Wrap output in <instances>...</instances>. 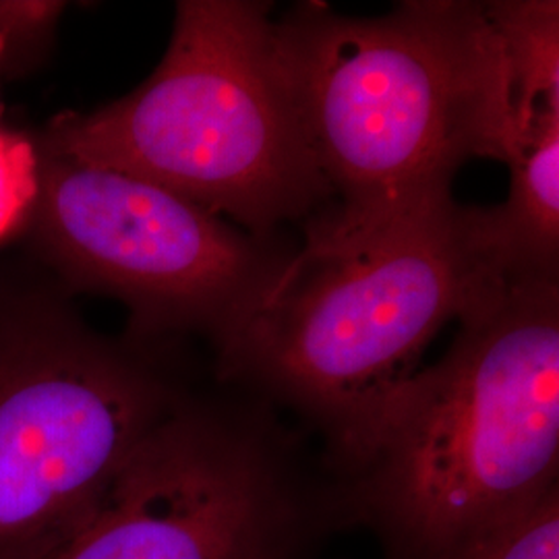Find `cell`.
I'll return each instance as SVG.
<instances>
[{
  "instance_id": "obj_1",
  "label": "cell",
  "mask_w": 559,
  "mask_h": 559,
  "mask_svg": "<svg viewBox=\"0 0 559 559\" xmlns=\"http://www.w3.org/2000/svg\"><path fill=\"white\" fill-rule=\"evenodd\" d=\"M512 276L454 198L313 214L218 346L221 380L309 420L328 466L346 459L381 406L419 371L431 340L500 297Z\"/></svg>"
},
{
  "instance_id": "obj_2",
  "label": "cell",
  "mask_w": 559,
  "mask_h": 559,
  "mask_svg": "<svg viewBox=\"0 0 559 559\" xmlns=\"http://www.w3.org/2000/svg\"><path fill=\"white\" fill-rule=\"evenodd\" d=\"M381 559H462L558 487V278L512 280L328 466Z\"/></svg>"
},
{
  "instance_id": "obj_3",
  "label": "cell",
  "mask_w": 559,
  "mask_h": 559,
  "mask_svg": "<svg viewBox=\"0 0 559 559\" xmlns=\"http://www.w3.org/2000/svg\"><path fill=\"white\" fill-rule=\"evenodd\" d=\"M276 29L305 135L338 205L443 200L464 162L503 160L512 85L487 2L411 0L376 20L305 2Z\"/></svg>"
},
{
  "instance_id": "obj_4",
  "label": "cell",
  "mask_w": 559,
  "mask_h": 559,
  "mask_svg": "<svg viewBox=\"0 0 559 559\" xmlns=\"http://www.w3.org/2000/svg\"><path fill=\"white\" fill-rule=\"evenodd\" d=\"M34 141L44 154L154 182L260 239L332 195L267 2L182 0L140 87L92 112H62Z\"/></svg>"
},
{
  "instance_id": "obj_5",
  "label": "cell",
  "mask_w": 559,
  "mask_h": 559,
  "mask_svg": "<svg viewBox=\"0 0 559 559\" xmlns=\"http://www.w3.org/2000/svg\"><path fill=\"white\" fill-rule=\"evenodd\" d=\"M189 392L158 344L106 338L27 255L0 260V559H48Z\"/></svg>"
},
{
  "instance_id": "obj_6",
  "label": "cell",
  "mask_w": 559,
  "mask_h": 559,
  "mask_svg": "<svg viewBox=\"0 0 559 559\" xmlns=\"http://www.w3.org/2000/svg\"><path fill=\"white\" fill-rule=\"evenodd\" d=\"M342 526L270 425L185 399L48 559H320Z\"/></svg>"
},
{
  "instance_id": "obj_7",
  "label": "cell",
  "mask_w": 559,
  "mask_h": 559,
  "mask_svg": "<svg viewBox=\"0 0 559 559\" xmlns=\"http://www.w3.org/2000/svg\"><path fill=\"white\" fill-rule=\"evenodd\" d=\"M38 193L23 255L75 297L129 309L131 340H212L233 328L282 261L253 237L154 182L38 150Z\"/></svg>"
},
{
  "instance_id": "obj_8",
  "label": "cell",
  "mask_w": 559,
  "mask_h": 559,
  "mask_svg": "<svg viewBox=\"0 0 559 559\" xmlns=\"http://www.w3.org/2000/svg\"><path fill=\"white\" fill-rule=\"evenodd\" d=\"M64 2H0V78H17L50 55Z\"/></svg>"
},
{
  "instance_id": "obj_9",
  "label": "cell",
  "mask_w": 559,
  "mask_h": 559,
  "mask_svg": "<svg viewBox=\"0 0 559 559\" xmlns=\"http://www.w3.org/2000/svg\"><path fill=\"white\" fill-rule=\"evenodd\" d=\"M38 168L34 138L9 129L0 112V245L20 240L38 193Z\"/></svg>"
},
{
  "instance_id": "obj_10",
  "label": "cell",
  "mask_w": 559,
  "mask_h": 559,
  "mask_svg": "<svg viewBox=\"0 0 559 559\" xmlns=\"http://www.w3.org/2000/svg\"><path fill=\"white\" fill-rule=\"evenodd\" d=\"M462 559H559V487Z\"/></svg>"
}]
</instances>
